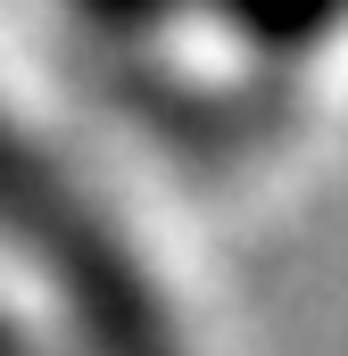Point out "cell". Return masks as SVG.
Wrapping results in <instances>:
<instances>
[{
	"label": "cell",
	"mask_w": 348,
	"mask_h": 356,
	"mask_svg": "<svg viewBox=\"0 0 348 356\" xmlns=\"http://www.w3.org/2000/svg\"><path fill=\"white\" fill-rule=\"evenodd\" d=\"M0 273H17L75 356H191L182 307L141 232L0 91Z\"/></svg>",
	"instance_id": "6da1fadb"
}]
</instances>
